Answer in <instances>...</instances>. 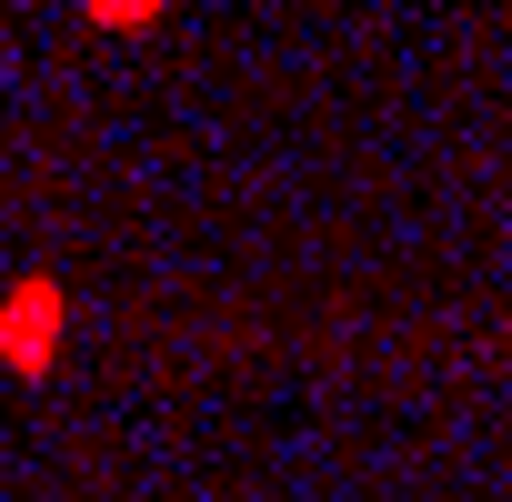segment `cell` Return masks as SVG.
Here are the masks:
<instances>
[{
	"instance_id": "cell-2",
	"label": "cell",
	"mask_w": 512,
	"mask_h": 502,
	"mask_svg": "<svg viewBox=\"0 0 512 502\" xmlns=\"http://www.w3.org/2000/svg\"><path fill=\"white\" fill-rule=\"evenodd\" d=\"M91 11H101V21H151L161 0H91Z\"/></svg>"
},
{
	"instance_id": "cell-1",
	"label": "cell",
	"mask_w": 512,
	"mask_h": 502,
	"mask_svg": "<svg viewBox=\"0 0 512 502\" xmlns=\"http://www.w3.org/2000/svg\"><path fill=\"white\" fill-rule=\"evenodd\" d=\"M51 342H61V292L21 282L11 302H0V352H11V362H51Z\"/></svg>"
}]
</instances>
